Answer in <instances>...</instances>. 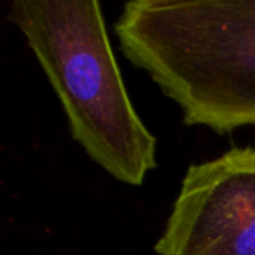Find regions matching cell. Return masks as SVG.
<instances>
[{
	"mask_svg": "<svg viewBox=\"0 0 255 255\" xmlns=\"http://www.w3.org/2000/svg\"><path fill=\"white\" fill-rule=\"evenodd\" d=\"M114 30L187 126H255V0H131Z\"/></svg>",
	"mask_w": 255,
	"mask_h": 255,
	"instance_id": "6da1fadb",
	"label": "cell"
},
{
	"mask_svg": "<svg viewBox=\"0 0 255 255\" xmlns=\"http://www.w3.org/2000/svg\"><path fill=\"white\" fill-rule=\"evenodd\" d=\"M9 19L56 93L74 142L117 182L138 187L157 168L96 0H14Z\"/></svg>",
	"mask_w": 255,
	"mask_h": 255,
	"instance_id": "7a4b0ae2",
	"label": "cell"
},
{
	"mask_svg": "<svg viewBox=\"0 0 255 255\" xmlns=\"http://www.w3.org/2000/svg\"><path fill=\"white\" fill-rule=\"evenodd\" d=\"M157 255H255V149L233 147L191 164Z\"/></svg>",
	"mask_w": 255,
	"mask_h": 255,
	"instance_id": "3957f363",
	"label": "cell"
}]
</instances>
